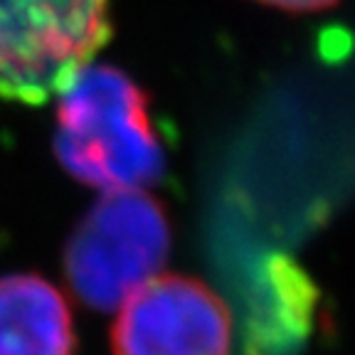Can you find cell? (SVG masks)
<instances>
[{
    "label": "cell",
    "instance_id": "cell-3",
    "mask_svg": "<svg viewBox=\"0 0 355 355\" xmlns=\"http://www.w3.org/2000/svg\"><path fill=\"white\" fill-rule=\"evenodd\" d=\"M111 0H0V99L62 94L111 37Z\"/></svg>",
    "mask_w": 355,
    "mask_h": 355
},
{
    "label": "cell",
    "instance_id": "cell-6",
    "mask_svg": "<svg viewBox=\"0 0 355 355\" xmlns=\"http://www.w3.org/2000/svg\"><path fill=\"white\" fill-rule=\"evenodd\" d=\"M261 294L247 328L244 355H299L313 328L316 294L311 282L294 264L277 261Z\"/></svg>",
    "mask_w": 355,
    "mask_h": 355
},
{
    "label": "cell",
    "instance_id": "cell-4",
    "mask_svg": "<svg viewBox=\"0 0 355 355\" xmlns=\"http://www.w3.org/2000/svg\"><path fill=\"white\" fill-rule=\"evenodd\" d=\"M111 326V355H230L232 316L200 279L168 274L133 291Z\"/></svg>",
    "mask_w": 355,
    "mask_h": 355
},
{
    "label": "cell",
    "instance_id": "cell-2",
    "mask_svg": "<svg viewBox=\"0 0 355 355\" xmlns=\"http://www.w3.org/2000/svg\"><path fill=\"white\" fill-rule=\"evenodd\" d=\"M171 254L166 207L146 190L104 193L64 244V279L92 311H114L158 277Z\"/></svg>",
    "mask_w": 355,
    "mask_h": 355
},
{
    "label": "cell",
    "instance_id": "cell-5",
    "mask_svg": "<svg viewBox=\"0 0 355 355\" xmlns=\"http://www.w3.org/2000/svg\"><path fill=\"white\" fill-rule=\"evenodd\" d=\"M77 331L62 291L37 274L0 277V355H74Z\"/></svg>",
    "mask_w": 355,
    "mask_h": 355
},
{
    "label": "cell",
    "instance_id": "cell-7",
    "mask_svg": "<svg viewBox=\"0 0 355 355\" xmlns=\"http://www.w3.org/2000/svg\"><path fill=\"white\" fill-rule=\"evenodd\" d=\"M264 6L272 8H282L288 12H313V10H323V8H331L340 0H259Z\"/></svg>",
    "mask_w": 355,
    "mask_h": 355
},
{
    "label": "cell",
    "instance_id": "cell-1",
    "mask_svg": "<svg viewBox=\"0 0 355 355\" xmlns=\"http://www.w3.org/2000/svg\"><path fill=\"white\" fill-rule=\"evenodd\" d=\"M55 150L69 175L104 193L146 190L166 173L148 96L116 67H84L62 92Z\"/></svg>",
    "mask_w": 355,
    "mask_h": 355
}]
</instances>
